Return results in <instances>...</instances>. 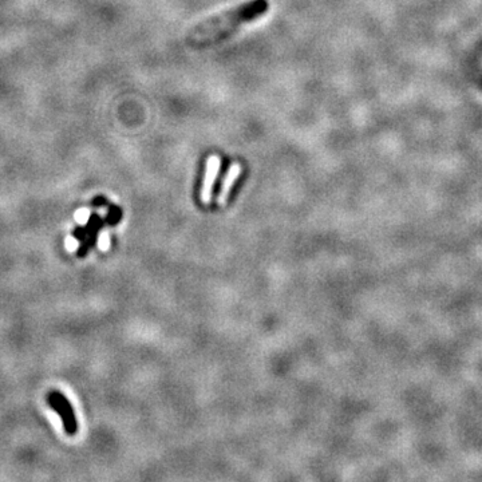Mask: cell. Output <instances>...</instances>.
I'll list each match as a JSON object with an SVG mask.
<instances>
[{"label": "cell", "instance_id": "52a82bcc", "mask_svg": "<svg viewBox=\"0 0 482 482\" xmlns=\"http://www.w3.org/2000/svg\"><path fill=\"white\" fill-rule=\"evenodd\" d=\"M109 201L106 200V197H103V196H97V197H94L93 198V201H91V206H94V208H102V206H109Z\"/></svg>", "mask_w": 482, "mask_h": 482}, {"label": "cell", "instance_id": "8992f818", "mask_svg": "<svg viewBox=\"0 0 482 482\" xmlns=\"http://www.w3.org/2000/svg\"><path fill=\"white\" fill-rule=\"evenodd\" d=\"M121 220V209L114 205H109V210H107V216L105 218V222L107 225H115Z\"/></svg>", "mask_w": 482, "mask_h": 482}, {"label": "cell", "instance_id": "5b68a950", "mask_svg": "<svg viewBox=\"0 0 482 482\" xmlns=\"http://www.w3.org/2000/svg\"><path fill=\"white\" fill-rule=\"evenodd\" d=\"M241 170H243V169H241L240 164H232L230 168L228 169V172H226L224 180H222V184H221L218 197H217V202H218L220 206H225L226 202H228L229 194L232 192L233 185H234V182L237 181V178L240 177Z\"/></svg>", "mask_w": 482, "mask_h": 482}, {"label": "cell", "instance_id": "3957f363", "mask_svg": "<svg viewBox=\"0 0 482 482\" xmlns=\"http://www.w3.org/2000/svg\"><path fill=\"white\" fill-rule=\"evenodd\" d=\"M105 220L102 217L97 214L95 212H93L89 216V220H87L86 225H83L82 230H83V238L82 241H79L81 244L78 247L77 250V256L79 259L86 258L89 252H90L98 243L99 238V233L105 226Z\"/></svg>", "mask_w": 482, "mask_h": 482}, {"label": "cell", "instance_id": "6da1fadb", "mask_svg": "<svg viewBox=\"0 0 482 482\" xmlns=\"http://www.w3.org/2000/svg\"><path fill=\"white\" fill-rule=\"evenodd\" d=\"M268 9L267 0H250L243 5L233 7L221 13L217 17H212L190 30L188 42L192 45H208L226 37L232 30L244 25L256 18L262 17Z\"/></svg>", "mask_w": 482, "mask_h": 482}, {"label": "cell", "instance_id": "7a4b0ae2", "mask_svg": "<svg viewBox=\"0 0 482 482\" xmlns=\"http://www.w3.org/2000/svg\"><path fill=\"white\" fill-rule=\"evenodd\" d=\"M47 402L50 407L54 411H57L58 415L61 417L65 433L70 437L75 435L78 433V421L70 400L61 391H50L47 395Z\"/></svg>", "mask_w": 482, "mask_h": 482}, {"label": "cell", "instance_id": "277c9868", "mask_svg": "<svg viewBox=\"0 0 482 482\" xmlns=\"http://www.w3.org/2000/svg\"><path fill=\"white\" fill-rule=\"evenodd\" d=\"M221 166V159L218 155H210L206 161V169H205V176L202 180V185H201V192L200 198L201 202L205 205L210 204L213 196V188H214V182L217 180V176L220 173Z\"/></svg>", "mask_w": 482, "mask_h": 482}]
</instances>
